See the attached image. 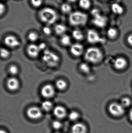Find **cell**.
<instances>
[{
	"instance_id": "cell-1",
	"label": "cell",
	"mask_w": 132,
	"mask_h": 133,
	"mask_svg": "<svg viewBox=\"0 0 132 133\" xmlns=\"http://www.w3.org/2000/svg\"><path fill=\"white\" fill-rule=\"evenodd\" d=\"M39 16L43 22L48 25H52L56 21L57 14L56 12L50 8H45L40 10Z\"/></svg>"
},
{
	"instance_id": "cell-2",
	"label": "cell",
	"mask_w": 132,
	"mask_h": 133,
	"mask_svg": "<svg viewBox=\"0 0 132 133\" xmlns=\"http://www.w3.org/2000/svg\"><path fill=\"white\" fill-rule=\"evenodd\" d=\"M87 19V15L85 13L78 11L71 12L69 17V23L73 26L85 25Z\"/></svg>"
},
{
	"instance_id": "cell-3",
	"label": "cell",
	"mask_w": 132,
	"mask_h": 133,
	"mask_svg": "<svg viewBox=\"0 0 132 133\" xmlns=\"http://www.w3.org/2000/svg\"><path fill=\"white\" fill-rule=\"evenodd\" d=\"M84 57L86 61L88 62L97 63L102 60L103 54L100 50L97 48H90L86 51Z\"/></svg>"
},
{
	"instance_id": "cell-4",
	"label": "cell",
	"mask_w": 132,
	"mask_h": 133,
	"mask_svg": "<svg viewBox=\"0 0 132 133\" xmlns=\"http://www.w3.org/2000/svg\"><path fill=\"white\" fill-rule=\"evenodd\" d=\"M42 58L43 61L47 65L50 66H56L59 61L58 55L47 50L44 51Z\"/></svg>"
},
{
	"instance_id": "cell-5",
	"label": "cell",
	"mask_w": 132,
	"mask_h": 133,
	"mask_svg": "<svg viewBox=\"0 0 132 133\" xmlns=\"http://www.w3.org/2000/svg\"><path fill=\"white\" fill-rule=\"evenodd\" d=\"M92 15L94 17L93 19V23L98 27H103L106 25L107 20L106 18L101 15L97 10H93Z\"/></svg>"
},
{
	"instance_id": "cell-6",
	"label": "cell",
	"mask_w": 132,
	"mask_h": 133,
	"mask_svg": "<svg viewBox=\"0 0 132 133\" xmlns=\"http://www.w3.org/2000/svg\"><path fill=\"white\" fill-rule=\"evenodd\" d=\"M27 115L29 118L32 119H38L42 116V110L38 107L33 106L30 107L27 111Z\"/></svg>"
},
{
	"instance_id": "cell-7",
	"label": "cell",
	"mask_w": 132,
	"mask_h": 133,
	"mask_svg": "<svg viewBox=\"0 0 132 133\" xmlns=\"http://www.w3.org/2000/svg\"><path fill=\"white\" fill-rule=\"evenodd\" d=\"M108 109L110 113L115 116H120L125 112L124 107L121 104L117 103L111 104Z\"/></svg>"
},
{
	"instance_id": "cell-8",
	"label": "cell",
	"mask_w": 132,
	"mask_h": 133,
	"mask_svg": "<svg viewBox=\"0 0 132 133\" xmlns=\"http://www.w3.org/2000/svg\"><path fill=\"white\" fill-rule=\"evenodd\" d=\"M41 94L42 96L44 97L50 98L53 97L55 95V88L51 84H46L42 88Z\"/></svg>"
},
{
	"instance_id": "cell-9",
	"label": "cell",
	"mask_w": 132,
	"mask_h": 133,
	"mask_svg": "<svg viewBox=\"0 0 132 133\" xmlns=\"http://www.w3.org/2000/svg\"><path fill=\"white\" fill-rule=\"evenodd\" d=\"M4 42L6 46L12 48L16 47L20 45V42L18 38L12 35L6 36L4 40Z\"/></svg>"
},
{
	"instance_id": "cell-10",
	"label": "cell",
	"mask_w": 132,
	"mask_h": 133,
	"mask_svg": "<svg viewBox=\"0 0 132 133\" xmlns=\"http://www.w3.org/2000/svg\"><path fill=\"white\" fill-rule=\"evenodd\" d=\"M87 39L91 43H96L100 42L102 40L97 32L93 30H88L87 34Z\"/></svg>"
},
{
	"instance_id": "cell-11",
	"label": "cell",
	"mask_w": 132,
	"mask_h": 133,
	"mask_svg": "<svg viewBox=\"0 0 132 133\" xmlns=\"http://www.w3.org/2000/svg\"><path fill=\"white\" fill-rule=\"evenodd\" d=\"M7 86L10 90L12 91L16 90L19 87V81L15 77H10L7 80Z\"/></svg>"
},
{
	"instance_id": "cell-12",
	"label": "cell",
	"mask_w": 132,
	"mask_h": 133,
	"mask_svg": "<svg viewBox=\"0 0 132 133\" xmlns=\"http://www.w3.org/2000/svg\"><path fill=\"white\" fill-rule=\"evenodd\" d=\"M70 51L74 56L79 57L83 53L84 47L82 44L80 43H75L71 46Z\"/></svg>"
},
{
	"instance_id": "cell-13",
	"label": "cell",
	"mask_w": 132,
	"mask_h": 133,
	"mask_svg": "<svg viewBox=\"0 0 132 133\" xmlns=\"http://www.w3.org/2000/svg\"><path fill=\"white\" fill-rule=\"evenodd\" d=\"M27 53L31 57L36 58L38 57L41 51L38 45L35 44H31L28 46Z\"/></svg>"
},
{
	"instance_id": "cell-14",
	"label": "cell",
	"mask_w": 132,
	"mask_h": 133,
	"mask_svg": "<svg viewBox=\"0 0 132 133\" xmlns=\"http://www.w3.org/2000/svg\"><path fill=\"white\" fill-rule=\"evenodd\" d=\"M53 114L56 118L59 119H63L67 115V111L63 106H56L54 108L53 111Z\"/></svg>"
},
{
	"instance_id": "cell-15",
	"label": "cell",
	"mask_w": 132,
	"mask_h": 133,
	"mask_svg": "<svg viewBox=\"0 0 132 133\" xmlns=\"http://www.w3.org/2000/svg\"><path fill=\"white\" fill-rule=\"evenodd\" d=\"M71 132L72 133H87V127L83 123H76L72 127Z\"/></svg>"
},
{
	"instance_id": "cell-16",
	"label": "cell",
	"mask_w": 132,
	"mask_h": 133,
	"mask_svg": "<svg viewBox=\"0 0 132 133\" xmlns=\"http://www.w3.org/2000/svg\"><path fill=\"white\" fill-rule=\"evenodd\" d=\"M127 61L125 58L122 57L117 58L115 61V67L118 69L121 70L124 69L127 65Z\"/></svg>"
},
{
	"instance_id": "cell-17",
	"label": "cell",
	"mask_w": 132,
	"mask_h": 133,
	"mask_svg": "<svg viewBox=\"0 0 132 133\" xmlns=\"http://www.w3.org/2000/svg\"><path fill=\"white\" fill-rule=\"evenodd\" d=\"M54 30L55 32L57 35L63 36L66 31L67 29L66 26L63 24H59L56 25L54 28Z\"/></svg>"
},
{
	"instance_id": "cell-18",
	"label": "cell",
	"mask_w": 132,
	"mask_h": 133,
	"mask_svg": "<svg viewBox=\"0 0 132 133\" xmlns=\"http://www.w3.org/2000/svg\"><path fill=\"white\" fill-rule=\"evenodd\" d=\"M56 87L58 90H63L66 89L67 86V83L63 79L58 80L56 82Z\"/></svg>"
},
{
	"instance_id": "cell-19",
	"label": "cell",
	"mask_w": 132,
	"mask_h": 133,
	"mask_svg": "<svg viewBox=\"0 0 132 133\" xmlns=\"http://www.w3.org/2000/svg\"><path fill=\"white\" fill-rule=\"evenodd\" d=\"M60 43L63 46H69L71 43V39L68 35L64 34L60 38Z\"/></svg>"
},
{
	"instance_id": "cell-20",
	"label": "cell",
	"mask_w": 132,
	"mask_h": 133,
	"mask_svg": "<svg viewBox=\"0 0 132 133\" xmlns=\"http://www.w3.org/2000/svg\"><path fill=\"white\" fill-rule=\"evenodd\" d=\"M112 10L115 14L120 15L123 12V9L121 5L117 3L113 4L112 5Z\"/></svg>"
},
{
	"instance_id": "cell-21",
	"label": "cell",
	"mask_w": 132,
	"mask_h": 133,
	"mask_svg": "<svg viewBox=\"0 0 132 133\" xmlns=\"http://www.w3.org/2000/svg\"><path fill=\"white\" fill-rule=\"evenodd\" d=\"M73 37L77 41H81L83 39L84 36L81 31L78 29L74 30L72 32Z\"/></svg>"
},
{
	"instance_id": "cell-22",
	"label": "cell",
	"mask_w": 132,
	"mask_h": 133,
	"mask_svg": "<svg viewBox=\"0 0 132 133\" xmlns=\"http://www.w3.org/2000/svg\"><path fill=\"white\" fill-rule=\"evenodd\" d=\"M42 108L45 111H49L52 109V103L50 101H45L42 103Z\"/></svg>"
},
{
	"instance_id": "cell-23",
	"label": "cell",
	"mask_w": 132,
	"mask_h": 133,
	"mask_svg": "<svg viewBox=\"0 0 132 133\" xmlns=\"http://www.w3.org/2000/svg\"><path fill=\"white\" fill-rule=\"evenodd\" d=\"M61 10L62 12L65 14L70 13L72 10V7L68 3H64L61 6Z\"/></svg>"
},
{
	"instance_id": "cell-24",
	"label": "cell",
	"mask_w": 132,
	"mask_h": 133,
	"mask_svg": "<svg viewBox=\"0 0 132 133\" xmlns=\"http://www.w3.org/2000/svg\"><path fill=\"white\" fill-rule=\"evenodd\" d=\"M79 5L82 8L88 9L90 7V0H80Z\"/></svg>"
},
{
	"instance_id": "cell-25",
	"label": "cell",
	"mask_w": 132,
	"mask_h": 133,
	"mask_svg": "<svg viewBox=\"0 0 132 133\" xmlns=\"http://www.w3.org/2000/svg\"><path fill=\"white\" fill-rule=\"evenodd\" d=\"M80 69L82 72L84 73H88L90 70V66L86 63H81L80 65Z\"/></svg>"
},
{
	"instance_id": "cell-26",
	"label": "cell",
	"mask_w": 132,
	"mask_h": 133,
	"mask_svg": "<svg viewBox=\"0 0 132 133\" xmlns=\"http://www.w3.org/2000/svg\"><path fill=\"white\" fill-rule=\"evenodd\" d=\"M28 38L32 42H35L38 39V35L35 32H31L28 35Z\"/></svg>"
},
{
	"instance_id": "cell-27",
	"label": "cell",
	"mask_w": 132,
	"mask_h": 133,
	"mask_svg": "<svg viewBox=\"0 0 132 133\" xmlns=\"http://www.w3.org/2000/svg\"><path fill=\"white\" fill-rule=\"evenodd\" d=\"M80 115L77 112L73 111L69 113V118L71 121H76L79 118Z\"/></svg>"
},
{
	"instance_id": "cell-28",
	"label": "cell",
	"mask_w": 132,
	"mask_h": 133,
	"mask_svg": "<svg viewBox=\"0 0 132 133\" xmlns=\"http://www.w3.org/2000/svg\"><path fill=\"white\" fill-rule=\"evenodd\" d=\"M117 31L116 29L114 28H110L107 31V34L108 37L111 38H114L117 35Z\"/></svg>"
},
{
	"instance_id": "cell-29",
	"label": "cell",
	"mask_w": 132,
	"mask_h": 133,
	"mask_svg": "<svg viewBox=\"0 0 132 133\" xmlns=\"http://www.w3.org/2000/svg\"><path fill=\"white\" fill-rule=\"evenodd\" d=\"M9 73L12 75H15L18 74V69L15 65H12L9 68Z\"/></svg>"
},
{
	"instance_id": "cell-30",
	"label": "cell",
	"mask_w": 132,
	"mask_h": 133,
	"mask_svg": "<svg viewBox=\"0 0 132 133\" xmlns=\"http://www.w3.org/2000/svg\"><path fill=\"white\" fill-rule=\"evenodd\" d=\"M1 56L3 58H7L10 55V52L7 49L4 48H1Z\"/></svg>"
},
{
	"instance_id": "cell-31",
	"label": "cell",
	"mask_w": 132,
	"mask_h": 133,
	"mask_svg": "<svg viewBox=\"0 0 132 133\" xmlns=\"http://www.w3.org/2000/svg\"><path fill=\"white\" fill-rule=\"evenodd\" d=\"M131 104V101L128 98H124L122 100L121 105L124 107H128Z\"/></svg>"
},
{
	"instance_id": "cell-32",
	"label": "cell",
	"mask_w": 132,
	"mask_h": 133,
	"mask_svg": "<svg viewBox=\"0 0 132 133\" xmlns=\"http://www.w3.org/2000/svg\"><path fill=\"white\" fill-rule=\"evenodd\" d=\"M31 2L34 7L38 8L42 5L43 0H31Z\"/></svg>"
},
{
	"instance_id": "cell-33",
	"label": "cell",
	"mask_w": 132,
	"mask_h": 133,
	"mask_svg": "<svg viewBox=\"0 0 132 133\" xmlns=\"http://www.w3.org/2000/svg\"><path fill=\"white\" fill-rule=\"evenodd\" d=\"M52 127L56 130H59L62 127V123L59 121H55L53 122Z\"/></svg>"
},
{
	"instance_id": "cell-34",
	"label": "cell",
	"mask_w": 132,
	"mask_h": 133,
	"mask_svg": "<svg viewBox=\"0 0 132 133\" xmlns=\"http://www.w3.org/2000/svg\"><path fill=\"white\" fill-rule=\"evenodd\" d=\"M43 33L46 35H50L52 32L51 29L49 26H44L43 29Z\"/></svg>"
},
{
	"instance_id": "cell-35",
	"label": "cell",
	"mask_w": 132,
	"mask_h": 133,
	"mask_svg": "<svg viewBox=\"0 0 132 133\" xmlns=\"http://www.w3.org/2000/svg\"><path fill=\"white\" fill-rule=\"evenodd\" d=\"M5 11V6L4 4L1 3L0 5V13L1 15H2L4 13Z\"/></svg>"
},
{
	"instance_id": "cell-36",
	"label": "cell",
	"mask_w": 132,
	"mask_h": 133,
	"mask_svg": "<svg viewBox=\"0 0 132 133\" xmlns=\"http://www.w3.org/2000/svg\"><path fill=\"white\" fill-rule=\"evenodd\" d=\"M38 46L39 48L40 49L41 51L44 50L45 48L46 45L44 43H42Z\"/></svg>"
},
{
	"instance_id": "cell-37",
	"label": "cell",
	"mask_w": 132,
	"mask_h": 133,
	"mask_svg": "<svg viewBox=\"0 0 132 133\" xmlns=\"http://www.w3.org/2000/svg\"><path fill=\"white\" fill-rule=\"evenodd\" d=\"M128 43L130 44L131 46H132V35H130L128 37Z\"/></svg>"
},
{
	"instance_id": "cell-38",
	"label": "cell",
	"mask_w": 132,
	"mask_h": 133,
	"mask_svg": "<svg viewBox=\"0 0 132 133\" xmlns=\"http://www.w3.org/2000/svg\"><path fill=\"white\" fill-rule=\"evenodd\" d=\"M77 0H67V1L69 2H72V3L75 2Z\"/></svg>"
},
{
	"instance_id": "cell-39",
	"label": "cell",
	"mask_w": 132,
	"mask_h": 133,
	"mask_svg": "<svg viewBox=\"0 0 132 133\" xmlns=\"http://www.w3.org/2000/svg\"><path fill=\"white\" fill-rule=\"evenodd\" d=\"M130 119H131V120L132 121V110L130 112Z\"/></svg>"
},
{
	"instance_id": "cell-40",
	"label": "cell",
	"mask_w": 132,
	"mask_h": 133,
	"mask_svg": "<svg viewBox=\"0 0 132 133\" xmlns=\"http://www.w3.org/2000/svg\"><path fill=\"white\" fill-rule=\"evenodd\" d=\"M0 133H7V132L6 131H5L4 130H1V132H0Z\"/></svg>"
},
{
	"instance_id": "cell-41",
	"label": "cell",
	"mask_w": 132,
	"mask_h": 133,
	"mask_svg": "<svg viewBox=\"0 0 132 133\" xmlns=\"http://www.w3.org/2000/svg\"><path fill=\"white\" fill-rule=\"evenodd\" d=\"M56 133H60V132H56Z\"/></svg>"
}]
</instances>
